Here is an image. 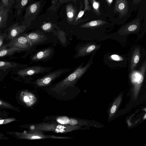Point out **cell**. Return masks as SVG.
Listing matches in <instances>:
<instances>
[{
	"mask_svg": "<svg viewBox=\"0 0 146 146\" xmlns=\"http://www.w3.org/2000/svg\"><path fill=\"white\" fill-rule=\"evenodd\" d=\"M95 53L94 52L93 53L89 60L84 66H83V64L80 65L66 77L54 85L51 88V90L58 92L73 86L92 63V58Z\"/></svg>",
	"mask_w": 146,
	"mask_h": 146,
	"instance_id": "6da1fadb",
	"label": "cell"
},
{
	"mask_svg": "<svg viewBox=\"0 0 146 146\" xmlns=\"http://www.w3.org/2000/svg\"><path fill=\"white\" fill-rule=\"evenodd\" d=\"M78 127L70 125H63L56 123H42L30 126L31 129L40 131H51L58 133H65L77 129Z\"/></svg>",
	"mask_w": 146,
	"mask_h": 146,
	"instance_id": "7a4b0ae2",
	"label": "cell"
},
{
	"mask_svg": "<svg viewBox=\"0 0 146 146\" xmlns=\"http://www.w3.org/2000/svg\"><path fill=\"white\" fill-rule=\"evenodd\" d=\"M6 133L13 135L19 139L35 140L48 138L67 139V137H58L54 135H46L43 134L41 131L31 129L28 131L23 132L17 131L9 132Z\"/></svg>",
	"mask_w": 146,
	"mask_h": 146,
	"instance_id": "3957f363",
	"label": "cell"
},
{
	"mask_svg": "<svg viewBox=\"0 0 146 146\" xmlns=\"http://www.w3.org/2000/svg\"><path fill=\"white\" fill-rule=\"evenodd\" d=\"M70 68H61L49 72L42 77L37 79L34 82L39 87L46 86L49 85L52 81L62 75L70 71Z\"/></svg>",
	"mask_w": 146,
	"mask_h": 146,
	"instance_id": "277c9868",
	"label": "cell"
},
{
	"mask_svg": "<svg viewBox=\"0 0 146 146\" xmlns=\"http://www.w3.org/2000/svg\"><path fill=\"white\" fill-rule=\"evenodd\" d=\"M53 69L52 67L43 66L40 65L33 66L19 70L17 74L22 77L42 74L49 72Z\"/></svg>",
	"mask_w": 146,
	"mask_h": 146,
	"instance_id": "5b68a950",
	"label": "cell"
},
{
	"mask_svg": "<svg viewBox=\"0 0 146 146\" xmlns=\"http://www.w3.org/2000/svg\"><path fill=\"white\" fill-rule=\"evenodd\" d=\"M7 45L9 48H17L22 50H28L31 47L26 34L18 36Z\"/></svg>",
	"mask_w": 146,
	"mask_h": 146,
	"instance_id": "8992f818",
	"label": "cell"
},
{
	"mask_svg": "<svg viewBox=\"0 0 146 146\" xmlns=\"http://www.w3.org/2000/svg\"><path fill=\"white\" fill-rule=\"evenodd\" d=\"M44 1H37L28 7L26 9L25 19L31 20H35L42 9L44 3Z\"/></svg>",
	"mask_w": 146,
	"mask_h": 146,
	"instance_id": "52a82bcc",
	"label": "cell"
},
{
	"mask_svg": "<svg viewBox=\"0 0 146 146\" xmlns=\"http://www.w3.org/2000/svg\"><path fill=\"white\" fill-rule=\"evenodd\" d=\"M54 49L48 48L36 52L31 57L33 62L44 61L51 58L54 53Z\"/></svg>",
	"mask_w": 146,
	"mask_h": 146,
	"instance_id": "ba28073f",
	"label": "cell"
},
{
	"mask_svg": "<svg viewBox=\"0 0 146 146\" xmlns=\"http://www.w3.org/2000/svg\"><path fill=\"white\" fill-rule=\"evenodd\" d=\"M27 28L25 25H19L18 23H16L9 27L7 29V39L11 40L15 38L23 32Z\"/></svg>",
	"mask_w": 146,
	"mask_h": 146,
	"instance_id": "9c48e42d",
	"label": "cell"
},
{
	"mask_svg": "<svg viewBox=\"0 0 146 146\" xmlns=\"http://www.w3.org/2000/svg\"><path fill=\"white\" fill-rule=\"evenodd\" d=\"M99 46L92 43L84 45L78 48L76 54L74 56V57L77 58L85 56L99 49Z\"/></svg>",
	"mask_w": 146,
	"mask_h": 146,
	"instance_id": "30bf717a",
	"label": "cell"
},
{
	"mask_svg": "<svg viewBox=\"0 0 146 146\" xmlns=\"http://www.w3.org/2000/svg\"><path fill=\"white\" fill-rule=\"evenodd\" d=\"M42 33L35 32L26 34L31 47L46 39V37Z\"/></svg>",
	"mask_w": 146,
	"mask_h": 146,
	"instance_id": "8fae6325",
	"label": "cell"
},
{
	"mask_svg": "<svg viewBox=\"0 0 146 146\" xmlns=\"http://www.w3.org/2000/svg\"><path fill=\"white\" fill-rule=\"evenodd\" d=\"M66 13L67 21L69 23L73 24L77 14L76 9L72 4H69L66 5Z\"/></svg>",
	"mask_w": 146,
	"mask_h": 146,
	"instance_id": "7c38bea8",
	"label": "cell"
},
{
	"mask_svg": "<svg viewBox=\"0 0 146 146\" xmlns=\"http://www.w3.org/2000/svg\"><path fill=\"white\" fill-rule=\"evenodd\" d=\"M22 92V99L27 106H31L36 102V98L33 94L26 91H23Z\"/></svg>",
	"mask_w": 146,
	"mask_h": 146,
	"instance_id": "4fadbf2b",
	"label": "cell"
},
{
	"mask_svg": "<svg viewBox=\"0 0 146 146\" xmlns=\"http://www.w3.org/2000/svg\"><path fill=\"white\" fill-rule=\"evenodd\" d=\"M22 51L21 49L15 48H10L7 46V44L0 47V58L12 55L17 52Z\"/></svg>",
	"mask_w": 146,
	"mask_h": 146,
	"instance_id": "5bb4252c",
	"label": "cell"
},
{
	"mask_svg": "<svg viewBox=\"0 0 146 146\" xmlns=\"http://www.w3.org/2000/svg\"><path fill=\"white\" fill-rule=\"evenodd\" d=\"M140 58V50L139 48H135L132 54L130 62V69L131 71L133 70L138 63Z\"/></svg>",
	"mask_w": 146,
	"mask_h": 146,
	"instance_id": "9a60e30c",
	"label": "cell"
},
{
	"mask_svg": "<svg viewBox=\"0 0 146 146\" xmlns=\"http://www.w3.org/2000/svg\"><path fill=\"white\" fill-rule=\"evenodd\" d=\"M3 5H0V28L5 26L8 16V9L5 8Z\"/></svg>",
	"mask_w": 146,
	"mask_h": 146,
	"instance_id": "2e32d148",
	"label": "cell"
},
{
	"mask_svg": "<svg viewBox=\"0 0 146 146\" xmlns=\"http://www.w3.org/2000/svg\"><path fill=\"white\" fill-rule=\"evenodd\" d=\"M0 109H5L12 110L18 112H20L19 109L10 103L0 98Z\"/></svg>",
	"mask_w": 146,
	"mask_h": 146,
	"instance_id": "e0dca14e",
	"label": "cell"
},
{
	"mask_svg": "<svg viewBox=\"0 0 146 146\" xmlns=\"http://www.w3.org/2000/svg\"><path fill=\"white\" fill-rule=\"evenodd\" d=\"M71 0H52V5L48 9L49 10L54 11L56 10L61 5Z\"/></svg>",
	"mask_w": 146,
	"mask_h": 146,
	"instance_id": "ac0fdd59",
	"label": "cell"
},
{
	"mask_svg": "<svg viewBox=\"0 0 146 146\" xmlns=\"http://www.w3.org/2000/svg\"><path fill=\"white\" fill-rule=\"evenodd\" d=\"M17 66V64L11 62L0 61V70H5L15 67Z\"/></svg>",
	"mask_w": 146,
	"mask_h": 146,
	"instance_id": "d6986e66",
	"label": "cell"
},
{
	"mask_svg": "<svg viewBox=\"0 0 146 146\" xmlns=\"http://www.w3.org/2000/svg\"><path fill=\"white\" fill-rule=\"evenodd\" d=\"M102 23L101 21H94L82 25L80 26V27L82 28L91 27L98 26Z\"/></svg>",
	"mask_w": 146,
	"mask_h": 146,
	"instance_id": "ffe728a7",
	"label": "cell"
},
{
	"mask_svg": "<svg viewBox=\"0 0 146 146\" xmlns=\"http://www.w3.org/2000/svg\"><path fill=\"white\" fill-rule=\"evenodd\" d=\"M69 118L67 116H60L57 117L55 121L59 124L66 125H68L67 121Z\"/></svg>",
	"mask_w": 146,
	"mask_h": 146,
	"instance_id": "44dd1931",
	"label": "cell"
},
{
	"mask_svg": "<svg viewBox=\"0 0 146 146\" xmlns=\"http://www.w3.org/2000/svg\"><path fill=\"white\" fill-rule=\"evenodd\" d=\"M18 121L14 117L5 118L0 119V125H3L9 123L11 122Z\"/></svg>",
	"mask_w": 146,
	"mask_h": 146,
	"instance_id": "7402d4cb",
	"label": "cell"
},
{
	"mask_svg": "<svg viewBox=\"0 0 146 146\" xmlns=\"http://www.w3.org/2000/svg\"><path fill=\"white\" fill-rule=\"evenodd\" d=\"M52 28V25L50 23H46L43 24L41 26L42 30L46 31H49Z\"/></svg>",
	"mask_w": 146,
	"mask_h": 146,
	"instance_id": "603a6c76",
	"label": "cell"
},
{
	"mask_svg": "<svg viewBox=\"0 0 146 146\" xmlns=\"http://www.w3.org/2000/svg\"><path fill=\"white\" fill-rule=\"evenodd\" d=\"M28 0H21L20 3L18 6V14L19 12H20L21 9L23 8L27 4Z\"/></svg>",
	"mask_w": 146,
	"mask_h": 146,
	"instance_id": "cb8c5ba5",
	"label": "cell"
},
{
	"mask_svg": "<svg viewBox=\"0 0 146 146\" xmlns=\"http://www.w3.org/2000/svg\"><path fill=\"white\" fill-rule=\"evenodd\" d=\"M117 6L118 7V10L119 12V13L120 14L121 13V12H122L125 10V8L126 7V5L124 2H121L119 3V4Z\"/></svg>",
	"mask_w": 146,
	"mask_h": 146,
	"instance_id": "d4e9b609",
	"label": "cell"
},
{
	"mask_svg": "<svg viewBox=\"0 0 146 146\" xmlns=\"http://www.w3.org/2000/svg\"><path fill=\"white\" fill-rule=\"evenodd\" d=\"M111 58L114 60L119 61L123 60V58L117 54H113L110 56Z\"/></svg>",
	"mask_w": 146,
	"mask_h": 146,
	"instance_id": "484cf974",
	"label": "cell"
},
{
	"mask_svg": "<svg viewBox=\"0 0 146 146\" xmlns=\"http://www.w3.org/2000/svg\"><path fill=\"white\" fill-rule=\"evenodd\" d=\"M137 25L133 24L129 26L127 28L128 31L131 32L135 31L137 28Z\"/></svg>",
	"mask_w": 146,
	"mask_h": 146,
	"instance_id": "4316f807",
	"label": "cell"
},
{
	"mask_svg": "<svg viewBox=\"0 0 146 146\" xmlns=\"http://www.w3.org/2000/svg\"><path fill=\"white\" fill-rule=\"evenodd\" d=\"M7 35L5 34H2L0 32V47L3 46L4 40L7 37Z\"/></svg>",
	"mask_w": 146,
	"mask_h": 146,
	"instance_id": "83f0119b",
	"label": "cell"
},
{
	"mask_svg": "<svg viewBox=\"0 0 146 146\" xmlns=\"http://www.w3.org/2000/svg\"><path fill=\"white\" fill-rule=\"evenodd\" d=\"M8 113L6 111H0V119L7 118Z\"/></svg>",
	"mask_w": 146,
	"mask_h": 146,
	"instance_id": "f1b7e54d",
	"label": "cell"
},
{
	"mask_svg": "<svg viewBox=\"0 0 146 146\" xmlns=\"http://www.w3.org/2000/svg\"><path fill=\"white\" fill-rule=\"evenodd\" d=\"M93 6L94 9H98L99 4L97 2L94 1L93 2Z\"/></svg>",
	"mask_w": 146,
	"mask_h": 146,
	"instance_id": "f546056e",
	"label": "cell"
},
{
	"mask_svg": "<svg viewBox=\"0 0 146 146\" xmlns=\"http://www.w3.org/2000/svg\"><path fill=\"white\" fill-rule=\"evenodd\" d=\"M105 2L104 3H107L108 7H111V5L113 2V0H105Z\"/></svg>",
	"mask_w": 146,
	"mask_h": 146,
	"instance_id": "4dcf8cb0",
	"label": "cell"
},
{
	"mask_svg": "<svg viewBox=\"0 0 146 146\" xmlns=\"http://www.w3.org/2000/svg\"><path fill=\"white\" fill-rule=\"evenodd\" d=\"M9 138L5 136V135L1 133H0V140L8 139Z\"/></svg>",
	"mask_w": 146,
	"mask_h": 146,
	"instance_id": "1f68e13d",
	"label": "cell"
},
{
	"mask_svg": "<svg viewBox=\"0 0 146 146\" xmlns=\"http://www.w3.org/2000/svg\"><path fill=\"white\" fill-rule=\"evenodd\" d=\"M3 5L6 6L9 5V0H1Z\"/></svg>",
	"mask_w": 146,
	"mask_h": 146,
	"instance_id": "d6a6232c",
	"label": "cell"
},
{
	"mask_svg": "<svg viewBox=\"0 0 146 146\" xmlns=\"http://www.w3.org/2000/svg\"><path fill=\"white\" fill-rule=\"evenodd\" d=\"M116 106L115 105L113 106L111 109V112L112 113H114L116 110Z\"/></svg>",
	"mask_w": 146,
	"mask_h": 146,
	"instance_id": "836d02e7",
	"label": "cell"
},
{
	"mask_svg": "<svg viewBox=\"0 0 146 146\" xmlns=\"http://www.w3.org/2000/svg\"><path fill=\"white\" fill-rule=\"evenodd\" d=\"M78 0H73V1L75 2H76V1Z\"/></svg>",
	"mask_w": 146,
	"mask_h": 146,
	"instance_id": "e575fe53",
	"label": "cell"
},
{
	"mask_svg": "<svg viewBox=\"0 0 146 146\" xmlns=\"http://www.w3.org/2000/svg\"><path fill=\"white\" fill-rule=\"evenodd\" d=\"M146 114H145V117H144V118H146Z\"/></svg>",
	"mask_w": 146,
	"mask_h": 146,
	"instance_id": "d590c367",
	"label": "cell"
},
{
	"mask_svg": "<svg viewBox=\"0 0 146 146\" xmlns=\"http://www.w3.org/2000/svg\"><path fill=\"white\" fill-rule=\"evenodd\" d=\"M1 78L0 77V81H1Z\"/></svg>",
	"mask_w": 146,
	"mask_h": 146,
	"instance_id": "8d00e7d4",
	"label": "cell"
},
{
	"mask_svg": "<svg viewBox=\"0 0 146 146\" xmlns=\"http://www.w3.org/2000/svg\"></svg>",
	"mask_w": 146,
	"mask_h": 146,
	"instance_id": "74e56055",
	"label": "cell"
}]
</instances>
